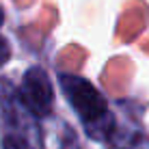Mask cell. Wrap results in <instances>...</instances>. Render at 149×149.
Here are the masks:
<instances>
[{
  "instance_id": "7a4b0ae2",
  "label": "cell",
  "mask_w": 149,
  "mask_h": 149,
  "mask_svg": "<svg viewBox=\"0 0 149 149\" xmlns=\"http://www.w3.org/2000/svg\"><path fill=\"white\" fill-rule=\"evenodd\" d=\"M17 97L22 106L30 115L35 117H48L54 106V89L50 76L45 74L43 67L35 65V67L26 69L22 78V84L17 89Z\"/></svg>"
},
{
  "instance_id": "277c9868",
  "label": "cell",
  "mask_w": 149,
  "mask_h": 149,
  "mask_svg": "<svg viewBox=\"0 0 149 149\" xmlns=\"http://www.w3.org/2000/svg\"><path fill=\"white\" fill-rule=\"evenodd\" d=\"M9 58H11V45L7 43L4 37H0V67H2Z\"/></svg>"
},
{
  "instance_id": "3957f363",
  "label": "cell",
  "mask_w": 149,
  "mask_h": 149,
  "mask_svg": "<svg viewBox=\"0 0 149 149\" xmlns=\"http://www.w3.org/2000/svg\"><path fill=\"white\" fill-rule=\"evenodd\" d=\"M2 149H33V145L17 134H9L2 138Z\"/></svg>"
},
{
  "instance_id": "5b68a950",
  "label": "cell",
  "mask_w": 149,
  "mask_h": 149,
  "mask_svg": "<svg viewBox=\"0 0 149 149\" xmlns=\"http://www.w3.org/2000/svg\"><path fill=\"white\" fill-rule=\"evenodd\" d=\"M2 22H4V13H2V9H0V26H2Z\"/></svg>"
},
{
  "instance_id": "6da1fadb",
  "label": "cell",
  "mask_w": 149,
  "mask_h": 149,
  "mask_svg": "<svg viewBox=\"0 0 149 149\" xmlns=\"http://www.w3.org/2000/svg\"><path fill=\"white\" fill-rule=\"evenodd\" d=\"M61 86H63V93L69 100L71 108L78 112V117L82 119L84 125L95 123L108 115V104H106L104 95L89 80L80 78V76L63 74L61 76Z\"/></svg>"
}]
</instances>
